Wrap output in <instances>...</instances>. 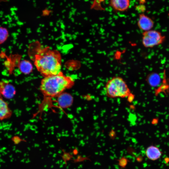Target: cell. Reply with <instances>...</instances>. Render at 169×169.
<instances>
[{"label":"cell","mask_w":169,"mask_h":169,"mask_svg":"<svg viewBox=\"0 0 169 169\" xmlns=\"http://www.w3.org/2000/svg\"><path fill=\"white\" fill-rule=\"evenodd\" d=\"M57 97L58 104L61 108H68L70 107L73 103V98L69 94L63 92Z\"/></svg>","instance_id":"8"},{"label":"cell","mask_w":169,"mask_h":169,"mask_svg":"<svg viewBox=\"0 0 169 169\" xmlns=\"http://www.w3.org/2000/svg\"><path fill=\"white\" fill-rule=\"evenodd\" d=\"M105 0H93L90 6V9L97 11H105V8L103 6Z\"/></svg>","instance_id":"13"},{"label":"cell","mask_w":169,"mask_h":169,"mask_svg":"<svg viewBox=\"0 0 169 169\" xmlns=\"http://www.w3.org/2000/svg\"><path fill=\"white\" fill-rule=\"evenodd\" d=\"M147 81L151 86L156 87L159 85L161 82L160 75L156 73H152L149 74L147 77Z\"/></svg>","instance_id":"12"},{"label":"cell","mask_w":169,"mask_h":169,"mask_svg":"<svg viewBox=\"0 0 169 169\" xmlns=\"http://www.w3.org/2000/svg\"><path fill=\"white\" fill-rule=\"evenodd\" d=\"M139 4H144L146 2V0H138Z\"/></svg>","instance_id":"17"},{"label":"cell","mask_w":169,"mask_h":169,"mask_svg":"<svg viewBox=\"0 0 169 169\" xmlns=\"http://www.w3.org/2000/svg\"><path fill=\"white\" fill-rule=\"evenodd\" d=\"M18 67L20 71L25 74H29L33 69V66L31 63L26 60L21 61L18 64Z\"/></svg>","instance_id":"11"},{"label":"cell","mask_w":169,"mask_h":169,"mask_svg":"<svg viewBox=\"0 0 169 169\" xmlns=\"http://www.w3.org/2000/svg\"><path fill=\"white\" fill-rule=\"evenodd\" d=\"M136 10L140 13H143L146 10V7L144 4H139L135 7Z\"/></svg>","instance_id":"16"},{"label":"cell","mask_w":169,"mask_h":169,"mask_svg":"<svg viewBox=\"0 0 169 169\" xmlns=\"http://www.w3.org/2000/svg\"><path fill=\"white\" fill-rule=\"evenodd\" d=\"M8 35V29L5 28L0 27V44L3 43L7 40Z\"/></svg>","instance_id":"14"},{"label":"cell","mask_w":169,"mask_h":169,"mask_svg":"<svg viewBox=\"0 0 169 169\" xmlns=\"http://www.w3.org/2000/svg\"><path fill=\"white\" fill-rule=\"evenodd\" d=\"M16 94L14 86L7 80L0 81V98L8 99H12Z\"/></svg>","instance_id":"5"},{"label":"cell","mask_w":169,"mask_h":169,"mask_svg":"<svg viewBox=\"0 0 169 169\" xmlns=\"http://www.w3.org/2000/svg\"><path fill=\"white\" fill-rule=\"evenodd\" d=\"M154 24L153 20L144 13H139L137 22L139 28L144 31L152 29Z\"/></svg>","instance_id":"6"},{"label":"cell","mask_w":169,"mask_h":169,"mask_svg":"<svg viewBox=\"0 0 169 169\" xmlns=\"http://www.w3.org/2000/svg\"><path fill=\"white\" fill-rule=\"evenodd\" d=\"M74 84L71 77L61 72L56 75L44 77L41 82L40 90L45 98H50L57 97Z\"/></svg>","instance_id":"2"},{"label":"cell","mask_w":169,"mask_h":169,"mask_svg":"<svg viewBox=\"0 0 169 169\" xmlns=\"http://www.w3.org/2000/svg\"><path fill=\"white\" fill-rule=\"evenodd\" d=\"M130 5V0H109V5L115 12L127 11Z\"/></svg>","instance_id":"7"},{"label":"cell","mask_w":169,"mask_h":169,"mask_svg":"<svg viewBox=\"0 0 169 169\" xmlns=\"http://www.w3.org/2000/svg\"><path fill=\"white\" fill-rule=\"evenodd\" d=\"M104 90L106 96L110 98H127L131 94L126 81L119 76H114L107 80Z\"/></svg>","instance_id":"3"},{"label":"cell","mask_w":169,"mask_h":169,"mask_svg":"<svg viewBox=\"0 0 169 169\" xmlns=\"http://www.w3.org/2000/svg\"><path fill=\"white\" fill-rule=\"evenodd\" d=\"M145 154L146 156L149 159L152 161H156L160 158L162 153L158 147L151 145L147 148Z\"/></svg>","instance_id":"10"},{"label":"cell","mask_w":169,"mask_h":169,"mask_svg":"<svg viewBox=\"0 0 169 169\" xmlns=\"http://www.w3.org/2000/svg\"><path fill=\"white\" fill-rule=\"evenodd\" d=\"M118 161V165L121 169L125 168L130 160L126 157L123 156L119 159L117 160Z\"/></svg>","instance_id":"15"},{"label":"cell","mask_w":169,"mask_h":169,"mask_svg":"<svg viewBox=\"0 0 169 169\" xmlns=\"http://www.w3.org/2000/svg\"><path fill=\"white\" fill-rule=\"evenodd\" d=\"M165 39V36L160 32L151 29L143 32L141 42L145 47L152 48L162 44Z\"/></svg>","instance_id":"4"},{"label":"cell","mask_w":169,"mask_h":169,"mask_svg":"<svg viewBox=\"0 0 169 169\" xmlns=\"http://www.w3.org/2000/svg\"><path fill=\"white\" fill-rule=\"evenodd\" d=\"M168 15L169 17V12L168 13Z\"/></svg>","instance_id":"18"},{"label":"cell","mask_w":169,"mask_h":169,"mask_svg":"<svg viewBox=\"0 0 169 169\" xmlns=\"http://www.w3.org/2000/svg\"><path fill=\"white\" fill-rule=\"evenodd\" d=\"M12 112L8 103L3 98H0V121L10 118Z\"/></svg>","instance_id":"9"},{"label":"cell","mask_w":169,"mask_h":169,"mask_svg":"<svg viewBox=\"0 0 169 169\" xmlns=\"http://www.w3.org/2000/svg\"><path fill=\"white\" fill-rule=\"evenodd\" d=\"M34 64L44 77L56 75L61 71V57L60 53L47 47L39 50L35 54Z\"/></svg>","instance_id":"1"}]
</instances>
